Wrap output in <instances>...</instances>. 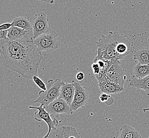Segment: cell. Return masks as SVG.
Segmentation results:
<instances>
[{
	"label": "cell",
	"mask_w": 149,
	"mask_h": 138,
	"mask_svg": "<svg viewBox=\"0 0 149 138\" xmlns=\"http://www.w3.org/2000/svg\"><path fill=\"white\" fill-rule=\"evenodd\" d=\"M105 77L107 80L124 87L126 76L124 75L120 61H115L106 72Z\"/></svg>",
	"instance_id": "obj_8"
},
{
	"label": "cell",
	"mask_w": 149,
	"mask_h": 138,
	"mask_svg": "<svg viewBox=\"0 0 149 138\" xmlns=\"http://www.w3.org/2000/svg\"><path fill=\"white\" fill-rule=\"evenodd\" d=\"M122 37L118 32H109L106 35H102L97 42V53L94 60H118L116 47Z\"/></svg>",
	"instance_id": "obj_2"
},
{
	"label": "cell",
	"mask_w": 149,
	"mask_h": 138,
	"mask_svg": "<svg viewBox=\"0 0 149 138\" xmlns=\"http://www.w3.org/2000/svg\"><path fill=\"white\" fill-rule=\"evenodd\" d=\"M0 51L3 65L24 78L32 79L37 75L43 56L34 40L0 39Z\"/></svg>",
	"instance_id": "obj_1"
},
{
	"label": "cell",
	"mask_w": 149,
	"mask_h": 138,
	"mask_svg": "<svg viewBox=\"0 0 149 138\" xmlns=\"http://www.w3.org/2000/svg\"><path fill=\"white\" fill-rule=\"evenodd\" d=\"M9 30H0V39L8 38Z\"/></svg>",
	"instance_id": "obj_24"
},
{
	"label": "cell",
	"mask_w": 149,
	"mask_h": 138,
	"mask_svg": "<svg viewBox=\"0 0 149 138\" xmlns=\"http://www.w3.org/2000/svg\"><path fill=\"white\" fill-rule=\"evenodd\" d=\"M8 38L12 40H34L32 29L26 30L12 27L9 30Z\"/></svg>",
	"instance_id": "obj_10"
},
{
	"label": "cell",
	"mask_w": 149,
	"mask_h": 138,
	"mask_svg": "<svg viewBox=\"0 0 149 138\" xmlns=\"http://www.w3.org/2000/svg\"><path fill=\"white\" fill-rule=\"evenodd\" d=\"M92 69L94 74L95 75L96 77L97 78L99 76H100L101 74V70H100V67L98 65L97 63L94 62V63L92 65Z\"/></svg>",
	"instance_id": "obj_21"
},
{
	"label": "cell",
	"mask_w": 149,
	"mask_h": 138,
	"mask_svg": "<svg viewBox=\"0 0 149 138\" xmlns=\"http://www.w3.org/2000/svg\"><path fill=\"white\" fill-rule=\"evenodd\" d=\"M29 108L37 109V111L35 113V120L38 122L43 120L47 124L48 127V131L43 138H47L51 132L52 130L57 127L59 123V122L57 118H52V115L50 114L48 112L46 111V106L43 104H41L40 106L38 107L30 106Z\"/></svg>",
	"instance_id": "obj_6"
},
{
	"label": "cell",
	"mask_w": 149,
	"mask_h": 138,
	"mask_svg": "<svg viewBox=\"0 0 149 138\" xmlns=\"http://www.w3.org/2000/svg\"><path fill=\"white\" fill-rule=\"evenodd\" d=\"M134 59L138 61L139 63L142 65L149 64V49L142 48L134 53Z\"/></svg>",
	"instance_id": "obj_15"
},
{
	"label": "cell",
	"mask_w": 149,
	"mask_h": 138,
	"mask_svg": "<svg viewBox=\"0 0 149 138\" xmlns=\"http://www.w3.org/2000/svg\"><path fill=\"white\" fill-rule=\"evenodd\" d=\"M76 78L77 80L78 81H81L83 80L85 78V75L83 72H78L77 74L76 75Z\"/></svg>",
	"instance_id": "obj_25"
},
{
	"label": "cell",
	"mask_w": 149,
	"mask_h": 138,
	"mask_svg": "<svg viewBox=\"0 0 149 138\" xmlns=\"http://www.w3.org/2000/svg\"></svg>",
	"instance_id": "obj_28"
},
{
	"label": "cell",
	"mask_w": 149,
	"mask_h": 138,
	"mask_svg": "<svg viewBox=\"0 0 149 138\" xmlns=\"http://www.w3.org/2000/svg\"><path fill=\"white\" fill-rule=\"evenodd\" d=\"M135 77L142 79L149 75V64L142 65L138 63L133 68Z\"/></svg>",
	"instance_id": "obj_17"
},
{
	"label": "cell",
	"mask_w": 149,
	"mask_h": 138,
	"mask_svg": "<svg viewBox=\"0 0 149 138\" xmlns=\"http://www.w3.org/2000/svg\"><path fill=\"white\" fill-rule=\"evenodd\" d=\"M12 27H17L26 30L32 29L30 19L26 17L15 18L12 22Z\"/></svg>",
	"instance_id": "obj_16"
},
{
	"label": "cell",
	"mask_w": 149,
	"mask_h": 138,
	"mask_svg": "<svg viewBox=\"0 0 149 138\" xmlns=\"http://www.w3.org/2000/svg\"><path fill=\"white\" fill-rule=\"evenodd\" d=\"M63 83V81L60 79H49L46 90L40 91L39 92V97L34 102L43 104L46 107L48 106L50 104L59 98L60 88Z\"/></svg>",
	"instance_id": "obj_3"
},
{
	"label": "cell",
	"mask_w": 149,
	"mask_h": 138,
	"mask_svg": "<svg viewBox=\"0 0 149 138\" xmlns=\"http://www.w3.org/2000/svg\"><path fill=\"white\" fill-rule=\"evenodd\" d=\"M35 45L40 52H52L59 48L60 43L54 32L41 34L34 39Z\"/></svg>",
	"instance_id": "obj_4"
},
{
	"label": "cell",
	"mask_w": 149,
	"mask_h": 138,
	"mask_svg": "<svg viewBox=\"0 0 149 138\" xmlns=\"http://www.w3.org/2000/svg\"><path fill=\"white\" fill-rule=\"evenodd\" d=\"M118 138H142L138 130L129 125H123L120 129Z\"/></svg>",
	"instance_id": "obj_14"
},
{
	"label": "cell",
	"mask_w": 149,
	"mask_h": 138,
	"mask_svg": "<svg viewBox=\"0 0 149 138\" xmlns=\"http://www.w3.org/2000/svg\"><path fill=\"white\" fill-rule=\"evenodd\" d=\"M75 87L72 82L65 83L63 82L60 90L59 98L63 99L70 106L74 98Z\"/></svg>",
	"instance_id": "obj_12"
},
{
	"label": "cell",
	"mask_w": 149,
	"mask_h": 138,
	"mask_svg": "<svg viewBox=\"0 0 149 138\" xmlns=\"http://www.w3.org/2000/svg\"><path fill=\"white\" fill-rule=\"evenodd\" d=\"M97 80L98 86L102 92L109 95L120 93L124 90V87L107 80L106 77L100 78Z\"/></svg>",
	"instance_id": "obj_11"
},
{
	"label": "cell",
	"mask_w": 149,
	"mask_h": 138,
	"mask_svg": "<svg viewBox=\"0 0 149 138\" xmlns=\"http://www.w3.org/2000/svg\"><path fill=\"white\" fill-rule=\"evenodd\" d=\"M36 1H39L41 2L49 3V4H53V3H55V1H56L57 0H36Z\"/></svg>",
	"instance_id": "obj_26"
},
{
	"label": "cell",
	"mask_w": 149,
	"mask_h": 138,
	"mask_svg": "<svg viewBox=\"0 0 149 138\" xmlns=\"http://www.w3.org/2000/svg\"><path fill=\"white\" fill-rule=\"evenodd\" d=\"M72 82L75 87L74 98L70 105L72 112L86 105L89 101V92L88 89L78 82L72 81Z\"/></svg>",
	"instance_id": "obj_5"
},
{
	"label": "cell",
	"mask_w": 149,
	"mask_h": 138,
	"mask_svg": "<svg viewBox=\"0 0 149 138\" xmlns=\"http://www.w3.org/2000/svg\"><path fill=\"white\" fill-rule=\"evenodd\" d=\"M46 138H64L63 127L52 129Z\"/></svg>",
	"instance_id": "obj_19"
},
{
	"label": "cell",
	"mask_w": 149,
	"mask_h": 138,
	"mask_svg": "<svg viewBox=\"0 0 149 138\" xmlns=\"http://www.w3.org/2000/svg\"><path fill=\"white\" fill-rule=\"evenodd\" d=\"M143 111L144 112H149V107L147 108H143Z\"/></svg>",
	"instance_id": "obj_27"
},
{
	"label": "cell",
	"mask_w": 149,
	"mask_h": 138,
	"mask_svg": "<svg viewBox=\"0 0 149 138\" xmlns=\"http://www.w3.org/2000/svg\"><path fill=\"white\" fill-rule=\"evenodd\" d=\"M46 111L52 116L60 114H72L73 113L70 106L63 99L58 98L46 107Z\"/></svg>",
	"instance_id": "obj_9"
},
{
	"label": "cell",
	"mask_w": 149,
	"mask_h": 138,
	"mask_svg": "<svg viewBox=\"0 0 149 138\" xmlns=\"http://www.w3.org/2000/svg\"><path fill=\"white\" fill-rule=\"evenodd\" d=\"M64 138H80L77 130L70 126H63Z\"/></svg>",
	"instance_id": "obj_18"
},
{
	"label": "cell",
	"mask_w": 149,
	"mask_h": 138,
	"mask_svg": "<svg viewBox=\"0 0 149 138\" xmlns=\"http://www.w3.org/2000/svg\"><path fill=\"white\" fill-rule=\"evenodd\" d=\"M112 98V97L109 95L104 92H102L100 96V101L103 103H106L109 100V99Z\"/></svg>",
	"instance_id": "obj_22"
},
{
	"label": "cell",
	"mask_w": 149,
	"mask_h": 138,
	"mask_svg": "<svg viewBox=\"0 0 149 138\" xmlns=\"http://www.w3.org/2000/svg\"><path fill=\"white\" fill-rule=\"evenodd\" d=\"M32 80L34 81L35 84H36V85L42 90H46L47 86L46 84H45V82L42 80V79H40L39 77H38L37 75H35L32 78Z\"/></svg>",
	"instance_id": "obj_20"
},
{
	"label": "cell",
	"mask_w": 149,
	"mask_h": 138,
	"mask_svg": "<svg viewBox=\"0 0 149 138\" xmlns=\"http://www.w3.org/2000/svg\"><path fill=\"white\" fill-rule=\"evenodd\" d=\"M31 22L32 31L34 39L41 34L49 32V23L47 15L42 12L35 15L30 19Z\"/></svg>",
	"instance_id": "obj_7"
},
{
	"label": "cell",
	"mask_w": 149,
	"mask_h": 138,
	"mask_svg": "<svg viewBox=\"0 0 149 138\" xmlns=\"http://www.w3.org/2000/svg\"><path fill=\"white\" fill-rule=\"evenodd\" d=\"M12 27V23H8L2 24L0 26V30H9Z\"/></svg>",
	"instance_id": "obj_23"
},
{
	"label": "cell",
	"mask_w": 149,
	"mask_h": 138,
	"mask_svg": "<svg viewBox=\"0 0 149 138\" xmlns=\"http://www.w3.org/2000/svg\"><path fill=\"white\" fill-rule=\"evenodd\" d=\"M129 84L130 87L142 89L146 93H149V75L142 79H138L133 76Z\"/></svg>",
	"instance_id": "obj_13"
}]
</instances>
